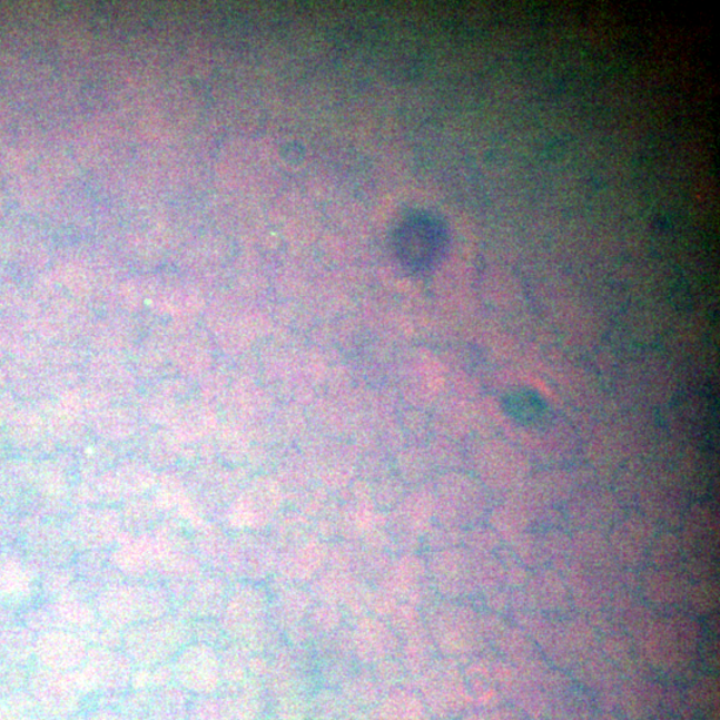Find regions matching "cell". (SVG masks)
<instances>
[{
	"mask_svg": "<svg viewBox=\"0 0 720 720\" xmlns=\"http://www.w3.org/2000/svg\"><path fill=\"white\" fill-rule=\"evenodd\" d=\"M172 602L164 585L114 583L100 591L93 609L111 628L152 621L170 614Z\"/></svg>",
	"mask_w": 720,
	"mask_h": 720,
	"instance_id": "1",
	"label": "cell"
},
{
	"mask_svg": "<svg viewBox=\"0 0 720 720\" xmlns=\"http://www.w3.org/2000/svg\"><path fill=\"white\" fill-rule=\"evenodd\" d=\"M191 642V622L174 614L129 625L122 632L125 654L146 665L172 662Z\"/></svg>",
	"mask_w": 720,
	"mask_h": 720,
	"instance_id": "2",
	"label": "cell"
},
{
	"mask_svg": "<svg viewBox=\"0 0 720 720\" xmlns=\"http://www.w3.org/2000/svg\"><path fill=\"white\" fill-rule=\"evenodd\" d=\"M264 683L270 702L284 697L312 696L320 688L313 645H282L272 657Z\"/></svg>",
	"mask_w": 720,
	"mask_h": 720,
	"instance_id": "3",
	"label": "cell"
},
{
	"mask_svg": "<svg viewBox=\"0 0 720 720\" xmlns=\"http://www.w3.org/2000/svg\"><path fill=\"white\" fill-rule=\"evenodd\" d=\"M270 592L265 584L233 582L218 622L230 641L246 642L268 621Z\"/></svg>",
	"mask_w": 720,
	"mask_h": 720,
	"instance_id": "4",
	"label": "cell"
},
{
	"mask_svg": "<svg viewBox=\"0 0 720 720\" xmlns=\"http://www.w3.org/2000/svg\"><path fill=\"white\" fill-rule=\"evenodd\" d=\"M278 554L272 540L260 535H241L230 542L224 573L233 582L265 584L277 573Z\"/></svg>",
	"mask_w": 720,
	"mask_h": 720,
	"instance_id": "5",
	"label": "cell"
},
{
	"mask_svg": "<svg viewBox=\"0 0 720 720\" xmlns=\"http://www.w3.org/2000/svg\"><path fill=\"white\" fill-rule=\"evenodd\" d=\"M396 248L402 264L410 270L427 272L446 253L447 234L434 219H416L402 228Z\"/></svg>",
	"mask_w": 720,
	"mask_h": 720,
	"instance_id": "6",
	"label": "cell"
},
{
	"mask_svg": "<svg viewBox=\"0 0 720 720\" xmlns=\"http://www.w3.org/2000/svg\"><path fill=\"white\" fill-rule=\"evenodd\" d=\"M312 645L320 688L338 690L359 665L354 655L352 625H342Z\"/></svg>",
	"mask_w": 720,
	"mask_h": 720,
	"instance_id": "7",
	"label": "cell"
},
{
	"mask_svg": "<svg viewBox=\"0 0 720 720\" xmlns=\"http://www.w3.org/2000/svg\"><path fill=\"white\" fill-rule=\"evenodd\" d=\"M416 682L430 716L446 718L463 709L460 671L448 659L434 662Z\"/></svg>",
	"mask_w": 720,
	"mask_h": 720,
	"instance_id": "8",
	"label": "cell"
},
{
	"mask_svg": "<svg viewBox=\"0 0 720 720\" xmlns=\"http://www.w3.org/2000/svg\"><path fill=\"white\" fill-rule=\"evenodd\" d=\"M174 670L179 681L198 694H213L221 683L218 650L199 642L187 644L174 658Z\"/></svg>",
	"mask_w": 720,
	"mask_h": 720,
	"instance_id": "9",
	"label": "cell"
},
{
	"mask_svg": "<svg viewBox=\"0 0 720 720\" xmlns=\"http://www.w3.org/2000/svg\"><path fill=\"white\" fill-rule=\"evenodd\" d=\"M425 625L437 649L447 654L466 651L473 644V617L466 609L447 603L433 605L427 611Z\"/></svg>",
	"mask_w": 720,
	"mask_h": 720,
	"instance_id": "10",
	"label": "cell"
},
{
	"mask_svg": "<svg viewBox=\"0 0 720 720\" xmlns=\"http://www.w3.org/2000/svg\"><path fill=\"white\" fill-rule=\"evenodd\" d=\"M356 663L373 668L388 658H398L402 641L385 619L366 615L353 625Z\"/></svg>",
	"mask_w": 720,
	"mask_h": 720,
	"instance_id": "11",
	"label": "cell"
},
{
	"mask_svg": "<svg viewBox=\"0 0 720 720\" xmlns=\"http://www.w3.org/2000/svg\"><path fill=\"white\" fill-rule=\"evenodd\" d=\"M427 563L416 554L395 555L382 581L376 584L392 592L401 603L421 608L426 602L428 589Z\"/></svg>",
	"mask_w": 720,
	"mask_h": 720,
	"instance_id": "12",
	"label": "cell"
},
{
	"mask_svg": "<svg viewBox=\"0 0 720 720\" xmlns=\"http://www.w3.org/2000/svg\"><path fill=\"white\" fill-rule=\"evenodd\" d=\"M233 581L218 571H206L195 585L186 601L178 605L177 614L185 621L194 622L199 619H218L224 612L228 592Z\"/></svg>",
	"mask_w": 720,
	"mask_h": 720,
	"instance_id": "13",
	"label": "cell"
},
{
	"mask_svg": "<svg viewBox=\"0 0 720 720\" xmlns=\"http://www.w3.org/2000/svg\"><path fill=\"white\" fill-rule=\"evenodd\" d=\"M328 542L315 540L278 555L277 573L289 583L307 588L323 570L327 569Z\"/></svg>",
	"mask_w": 720,
	"mask_h": 720,
	"instance_id": "14",
	"label": "cell"
},
{
	"mask_svg": "<svg viewBox=\"0 0 720 720\" xmlns=\"http://www.w3.org/2000/svg\"><path fill=\"white\" fill-rule=\"evenodd\" d=\"M270 596L268 619L284 634L294 625L305 622L308 612L316 603L307 588L296 584L288 585L285 590Z\"/></svg>",
	"mask_w": 720,
	"mask_h": 720,
	"instance_id": "15",
	"label": "cell"
},
{
	"mask_svg": "<svg viewBox=\"0 0 720 720\" xmlns=\"http://www.w3.org/2000/svg\"><path fill=\"white\" fill-rule=\"evenodd\" d=\"M338 691L346 704V716L359 720H367V711L378 704L383 697L372 669L365 665H358Z\"/></svg>",
	"mask_w": 720,
	"mask_h": 720,
	"instance_id": "16",
	"label": "cell"
},
{
	"mask_svg": "<svg viewBox=\"0 0 720 720\" xmlns=\"http://www.w3.org/2000/svg\"><path fill=\"white\" fill-rule=\"evenodd\" d=\"M502 407L511 420L524 426L540 425L550 414L546 401L535 389L527 387L510 392L504 396Z\"/></svg>",
	"mask_w": 720,
	"mask_h": 720,
	"instance_id": "17",
	"label": "cell"
},
{
	"mask_svg": "<svg viewBox=\"0 0 720 720\" xmlns=\"http://www.w3.org/2000/svg\"><path fill=\"white\" fill-rule=\"evenodd\" d=\"M238 691L230 699L235 718L239 720H262L267 709H270V698L267 696L264 679L248 675L244 682L231 686Z\"/></svg>",
	"mask_w": 720,
	"mask_h": 720,
	"instance_id": "18",
	"label": "cell"
},
{
	"mask_svg": "<svg viewBox=\"0 0 720 720\" xmlns=\"http://www.w3.org/2000/svg\"><path fill=\"white\" fill-rule=\"evenodd\" d=\"M356 581L358 579L345 571L327 568L307 585V589L316 603L342 605Z\"/></svg>",
	"mask_w": 720,
	"mask_h": 720,
	"instance_id": "19",
	"label": "cell"
},
{
	"mask_svg": "<svg viewBox=\"0 0 720 720\" xmlns=\"http://www.w3.org/2000/svg\"><path fill=\"white\" fill-rule=\"evenodd\" d=\"M423 704L412 688L396 689L383 696L378 704L367 711V720H407Z\"/></svg>",
	"mask_w": 720,
	"mask_h": 720,
	"instance_id": "20",
	"label": "cell"
},
{
	"mask_svg": "<svg viewBox=\"0 0 720 720\" xmlns=\"http://www.w3.org/2000/svg\"><path fill=\"white\" fill-rule=\"evenodd\" d=\"M435 644L427 630L403 639L398 659L410 679H418L432 665Z\"/></svg>",
	"mask_w": 720,
	"mask_h": 720,
	"instance_id": "21",
	"label": "cell"
},
{
	"mask_svg": "<svg viewBox=\"0 0 720 720\" xmlns=\"http://www.w3.org/2000/svg\"><path fill=\"white\" fill-rule=\"evenodd\" d=\"M221 682L235 686L248 677V663L254 652L244 642L230 641L218 649Z\"/></svg>",
	"mask_w": 720,
	"mask_h": 720,
	"instance_id": "22",
	"label": "cell"
},
{
	"mask_svg": "<svg viewBox=\"0 0 720 720\" xmlns=\"http://www.w3.org/2000/svg\"><path fill=\"white\" fill-rule=\"evenodd\" d=\"M346 716V704L336 689L318 688L308 698L307 720H338Z\"/></svg>",
	"mask_w": 720,
	"mask_h": 720,
	"instance_id": "23",
	"label": "cell"
},
{
	"mask_svg": "<svg viewBox=\"0 0 720 720\" xmlns=\"http://www.w3.org/2000/svg\"><path fill=\"white\" fill-rule=\"evenodd\" d=\"M309 632L316 639L325 637L347 624L345 612L341 605L329 603H315L305 621Z\"/></svg>",
	"mask_w": 720,
	"mask_h": 720,
	"instance_id": "24",
	"label": "cell"
},
{
	"mask_svg": "<svg viewBox=\"0 0 720 720\" xmlns=\"http://www.w3.org/2000/svg\"><path fill=\"white\" fill-rule=\"evenodd\" d=\"M369 669H372L375 681L379 686L382 696H386L396 689L410 688V677L398 658L385 659V661L376 663Z\"/></svg>",
	"mask_w": 720,
	"mask_h": 720,
	"instance_id": "25",
	"label": "cell"
},
{
	"mask_svg": "<svg viewBox=\"0 0 720 720\" xmlns=\"http://www.w3.org/2000/svg\"><path fill=\"white\" fill-rule=\"evenodd\" d=\"M363 553V544L355 541H343L329 544L327 568L355 576Z\"/></svg>",
	"mask_w": 720,
	"mask_h": 720,
	"instance_id": "26",
	"label": "cell"
},
{
	"mask_svg": "<svg viewBox=\"0 0 720 720\" xmlns=\"http://www.w3.org/2000/svg\"><path fill=\"white\" fill-rule=\"evenodd\" d=\"M387 622L401 641L426 629L425 618L421 614L420 608L410 603H400Z\"/></svg>",
	"mask_w": 720,
	"mask_h": 720,
	"instance_id": "27",
	"label": "cell"
},
{
	"mask_svg": "<svg viewBox=\"0 0 720 720\" xmlns=\"http://www.w3.org/2000/svg\"><path fill=\"white\" fill-rule=\"evenodd\" d=\"M373 585L356 581L341 608L345 612L347 624L353 625L361 618L369 615V596Z\"/></svg>",
	"mask_w": 720,
	"mask_h": 720,
	"instance_id": "28",
	"label": "cell"
},
{
	"mask_svg": "<svg viewBox=\"0 0 720 720\" xmlns=\"http://www.w3.org/2000/svg\"><path fill=\"white\" fill-rule=\"evenodd\" d=\"M191 632L193 642L213 645L217 650L230 642L217 619H199V621L191 622Z\"/></svg>",
	"mask_w": 720,
	"mask_h": 720,
	"instance_id": "29",
	"label": "cell"
},
{
	"mask_svg": "<svg viewBox=\"0 0 720 720\" xmlns=\"http://www.w3.org/2000/svg\"><path fill=\"white\" fill-rule=\"evenodd\" d=\"M309 697H284L274 699L270 709L275 718L280 720H307V703Z\"/></svg>",
	"mask_w": 720,
	"mask_h": 720,
	"instance_id": "30",
	"label": "cell"
},
{
	"mask_svg": "<svg viewBox=\"0 0 720 720\" xmlns=\"http://www.w3.org/2000/svg\"><path fill=\"white\" fill-rule=\"evenodd\" d=\"M230 699L210 698L195 710V720H235Z\"/></svg>",
	"mask_w": 720,
	"mask_h": 720,
	"instance_id": "31",
	"label": "cell"
},
{
	"mask_svg": "<svg viewBox=\"0 0 720 720\" xmlns=\"http://www.w3.org/2000/svg\"><path fill=\"white\" fill-rule=\"evenodd\" d=\"M400 603L392 592L381 588V585H373L372 596H369V615L387 621Z\"/></svg>",
	"mask_w": 720,
	"mask_h": 720,
	"instance_id": "32",
	"label": "cell"
},
{
	"mask_svg": "<svg viewBox=\"0 0 720 720\" xmlns=\"http://www.w3.org/2000/svg\"><path fill=\"white\" fill-rule=\"evenodd\" d=\"M285 639L286 643L292 645H312L314 643L312 632H309L305 622L296 624L293 629L287 630L285 632Z\"/></svg>",
	"mask_w": 720,
	"mask_h": 720,
	"instance_id": "33",
	"label": "cell"
},
{
	"mask_svg": "<svg viewBox=\"0 0 720 720\" xmlns=\"http://www.w3.org/2000/svg\"><path fill=\"white\" fill-rule=\"evenodd\" d=\"M338 720H359V719H356V718H354L352 716H343Z\"/></svg>",
	"mask_w": 720,
	"mask_h": 720,
	"instance_id": "34",
	"label": "cell"
},
{
	"mask_svg": "<svg viewBox=\"0 0 720 720\" xmlns=\"http://www.w3.org/2000/svg\"><path fill=\"white\" fill-rule=\"evenodd\" d=\"M262 720H280V719L275 718V717H268V718H264V719H262Z\"/></svg>",
	"mask_w": 720,
	"mask_h": 720,
	"instance_id": "35",
	"label": "cell"
}]
</instances>
